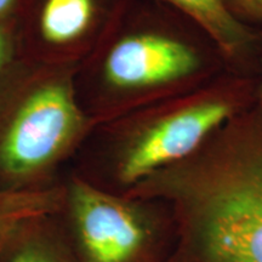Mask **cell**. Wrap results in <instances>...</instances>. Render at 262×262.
<instances>
[{"label": "cell", "instance_id": "1", "mask_svg": "<svg viewBox=\"0 0 262 262\" xmlns=\"http://www.w3.org/2000/svg\"><path fill=\"white\" fill-rule=\"evenodd\" d=\"M171 206V262H262V111L241 112L193 155L125 192Z\"/></svg>", "mask_w": 262, "mask_h": 262}, {"label": "cell", "instance_id": "2", "mask_svg": "<svg viewBox=\"0 0 262 262\" xmlns=\"http://www.w3.org/2000/svg\"><path fill=\"white\" fill-rule=\"evenodd\" d=\"M75 262H171L178 224L168 203L74 180L66 192Z\"/></svg>", "mask_w": 262, "mask_h": 262}, {"label": "cell", "instance_id": "3", "mask_svg": "<svg viewBox=\"0 0 262 262\" xmlns=\"http://www.w3.org/2000/svg\"><path fill=\"white\" fill-rule=\"evenodd\" d=\"M242 98L243 94L224 88L186 96L172 104L122 147L113 163L114 182L127 192L155 172L193 155L243 112Z\"/></svg>", "mask_w": 262, "mask_h": 262}, {"label": "cell", "instance_id": "4", "mask_svg": "<svg viewBox=\"0 0 262 262\" xmlns=\"http://www.w3.org/2000/svg\"><path fill=\"white\" fill-rule=\"evenodd\" d=\"M83 126L70 85H41L25 98L0 139V172L17 183L38 178L60 159Z\"/></svg>", "mask_w": 262, "mask_h": 262}, {"label": "cell", "instance_id": "5", "mask_svg": "<svg viewBox=\"0 0 262 262\" xmlns=\"http://www.w3.org/2000/svg\"><path fill=\"white\" fill-rule=\"evenodd\" d=\"M198 52L163 33H136L120 39L108 52L104 77L116 89L140 90L188 79L201 68Z\"/></svg>", "mask_w": 262, "mask_h": 262}, {"label": "cell", "instance_id": "6", "mask_svg": "<svg viewBox=\"0 0 262 262\" xmlns=\"http://www.w3.org/2000/svg\"><path fill=\"white\" fill-rule=\"evenodd\" d=\"M66 204L60 188H6L0 191V256L26 228L50 219Z\"/></svg>", "mask_w": 262, "mask_h": 262}, {"label": "cell", "instance_id": "7", "mask_svg": "<svg viewBox=\"0 0 262 262\" xmlns=\"http://www.w3.org/2000/svg\"><path fill=\"white\" fill-rule=\"evenodd\" d=\"M192 18L222 52L241 55L251 44V33L235 17L225 0H163Z\"/></svg>", "mask_w": 262, "mask_h": 262}, {"label": "cell", "instance_id": "8", "mask_svg": "<svg viewBox=\"0 0 262 262\" xmlns=\"http://www.w3.org/2000/svg\"><path fill=\"white\" fill-rule=\"evenodd\" d=\"M50 219L26 228L0 256V261L75 262L68 239H63L48 226Z\"/></svg>", "mask_w": 262, "mask_h": 262}, {"label": "cell", "instance_id": "9", "mask_svg": "<svg viewBox=\"0 0 262 262\" xmlns=\"http://www.w3.org/2000/svg\"><path fill=\"white\" fill-rule=\"evenodd\" d=\"M93 17V0H47L40 16L41 35L50 44H67L86 32Z\"/></svg>", "mask_w": 262, "mask_h": 262}, {"label": "cell", "instance_id": "10", "mask_svg": "<svg viewBox=\"0 0 262 262\" xmlns=\"http://www.w3.org/2000/svg\"><path fill=\"white\" fill-rule=\"evenodd\" d=\"M233 11L242 12L250 17L262 18V0H225Z\"/></svg>", "mask_w": 262, "mask_h": 262}, {"label": "cell", "instance_id": "11", "mask_svg": "<svg viewBox=\"0 0 262 262\" xmlns=\"http://www.w3.org/2000/svg\"><path fill=\"white\" fill-rule=\"evenodd\" d=\"M8 55H9L8 39H6L4 33L0 31V70H2L3 66H4V63L6 62Z\"/></svg>", "mask_w": 262, "mask_h": 262}, {"label": "cell", "instance_id": "12", "mask_svg": "<svg viewBox=\"0 0 262 262\" xmlns=\"http://www.w3.org/2000/svg\"><path fill=\"white\" fill-rule=\"evenodd\" d=\"M16 0H0V17L4 16L10 9L12 8V5L15 4Z\"/></svg>", "mask_w": 262, "mask_h": 262}]
</instances>
